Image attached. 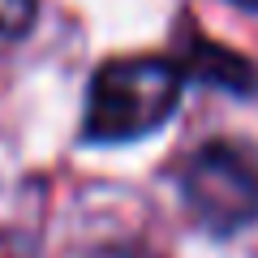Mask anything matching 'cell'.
Listing matches in <instances>:
<instances>
[{"label": "cell", "mask_w": 258, "mask_h": 258, "mask_svg": "<svg viewBox=\"0 0 258 258\" xmlns=\"http://www.w3.org/2000/svg\"><path fill=\"white\" fill-rule=\"evenodd\" d=\"M232 5H241V9H258V0H232Z\"/></svg>", "instance_id": "obj_5"}, {"label": "cell", "mask_w": 258, "mask_h": 258, "mask_svg": "<svg viewBox=\"0 0 258 258\" xmlns=\"http://www.w3.org/2000/svg\"><path fill=\"white\" fill-rule=\"evenodd\" d=\"M181 64L164 56L108 60L91 78L86 95V142H129L159 129L181 103Z\"/></svg>", "instance_id": "obj_1"}, {"label": "cell", "mask_w": 258, "mask_h": 258, "mask_svg": "<svg viewBox=\"0 0 258 258\" xmlns=\"http://www.w3.org/2000/svg\"><path fill=\"white\" fill-rule=\"evenodd\" d=\"M194 52L181 60V74H194V78H203V82H215L224 86V91H254L258 86V74L249 69V60H241V56L224 52V47L215 43H203V39H194Z\"/></svg>", "instance_id": "obj_3"}, {"label": "cell", "mask_w": 258, "mask_h": 258, "mask_svg": "<svg viewBox=\"0 0 258 258\" xmlns=\"http://www.w3.org/2000/svg\"><path fill=\"white\" fill-rule=\"evenodd\" d=\"M181 194L207 232L232 237L258 220V155L241 142H203L181 164Z\"/></svg>", "instance_id": "obj_2"}, {"label": "cell", "mask_w": 258, "mask_h": 258, "mask_svg": "<svg viewBox=\"0 0 258 258\" xmlns=\"http://www.w3.org/2000/svg\"><path fill=\"white\" fill-rule=\"evenodd\" d=\"M39 0H0V39H22L35 26Z\"/></svg>", "instance_id": "obj_4"}]
</instances>
